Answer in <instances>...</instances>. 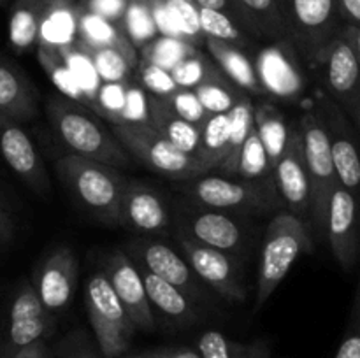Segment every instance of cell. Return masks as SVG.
<instances>
[{"mask_svg":"<svg viewBox=\"0 0 360 358\" xmlns=\"http://www.w3.org/2000/svg\"><path fill=\"white\" fill-rule=\"evenodd\" d=\"M46 114L58 139L70 150L69 153L116 168L132 165L134 158L86 105L58 93L48 100Z\"/></svg>","mask_w":360,"mask_h":358,"instance_id":"obj_1","label":"cell"},{"mask_svg":"<svg viewBox=\"0 0 360 358\" xmlns=\"http://www.w3.org/2000/svg\"><path fill=\"white\" fill-rule=\"evenodd\" d=\"M60 181L91 216L108 225H120L127 178L120 168L67 153L55 164Z\"/></svg>","mask_w":360,"mask_h":358,"instance_id":"obj_2","label":"cell"},{"mask_svg":"<svg viewBox=\"0 0 360 358\" xmlns=\"http://www.w3.org/2000/svg\"><path fill=\"white\" fill-rule=\"evenodd\" d=\"M311 235L308 225L287 211L271 218L260 248L257 291L253 302L255 311L264 307L267 298L280 286L295 260L302 253L313 251Z\"/></svg>","mask_w":360,"mask_h":358,"instance_id":"obj_3","label":"cell"},{"mask_svg":"<svg viewBox=\"0 0 360 358\" xmlns=\"http://www.w3.org/2000/svg\"><path fill=\"white\" fill-rule=\"evenodd\" d=\"M174 188L192 202L234 216H264L280 209L281 200L238 175H210L174 181Z\"/></svg>","mask_w":360,"mask_h":358,"instance_id":"obj_4","label":"cell"},{"mask_svg":"<svg viewBox=\"0 0 360 358\" xmlns=\"http://www.w3.org/2000/svg\"><path fill=\"white\" fill-rule=\"evenodd\" d=\"M288 41L315 70L323 48L340 34L343 21L336 0H278Z\"/></svg>","mask_w":360,"mask_h":358,"instance_id":"obj_5","label":"cell"},{"mask_svg":"<svg viewBox=\"0 0 360 358\" xmlns=\"http://www.w3.org/2000/svg\"><path fill=\"white\" fill-rule=\"evenodd\" d=\"M111 132L130 157L171 181H185L207 174L206 167L195 157L172 146L148 121L115 123Z\"/></svg>","mask_w":360,"mask_h":358,"instance_id":"obj_6","label":"cell"},{"mask_svg":"<svg viewBox=\"0 0 360 358\" xmlns=\"http://www.w3.org/2000/svg\"><path fill=\"white\" fill-rule=\"evenodd\" d=\"M84 302L102 358H122L129 353L137 329L102 270L88 277Z\"/></svg>","mask_w":360,"mask_h":358,"instance_id":"obj_7","label":"cell"},{"mask_svg":"<svg viewBox=\"0 0 360 358\" xmlns=\"http://www.w3.org/2000/svg\"><path fill=\"white\" fill-rule=\"evenodd\" d=\"M297 126L302 135L306 168H308L309 185H311L309 230L316 237L326 239L327 209H329V200L334 186L338 185L329 137H327L322 119L316 114L315 109H308L302 112Z\"/></svg>","mask_w":360,"mask_h":358,"instance_id":"obj_8","label":"cell"},{"mask_svg":"<svg viewBox=\"0 0 360 358\" xmlns=\"http://www.w3.org/2000/svg\"><path fill=\"white\" fill-rule=\"evenodd\" d=\"M178 207V232L188 235L200 244L229 253L236 258H241L248 253L252 230L248 223L239 216L207 209L192 200L179 204Z\"/></svg>","mask_w":360,"mask_h":358,"instance_id":"obj_9","label":"cell"},{"mask_svg":"<svg viewBox=\"0 0 360 358\" xmlns=\"http://www.w3.org/2000/svg\"><path fill=\"white\" fill-rule=\"evenodd\" d=\"M315 70L322 93L327 95L348 118H360V63L350 42L338 34L323 48Z\"/></svg>","mask_w":360,"mask_h":358,"instance_id":"obj_10","label":"cell"},{"mask_svg":"<svg viewBox=\"0 0 360 358\" xmlns=\"http://www.w3.org/2000/svg\"><path fill=\"white\" fill-rule=\"evenodd\" d=\"M56 330V318L39 300L30 281H21L7 312L0 336V358H13L18 351L37 340H49Z\"/></svg>","mask_w":360,"mask_h":358,"instance_id":"obj_11","label":"cell"},{"mask_svg":"<svg viewBox=\"0 0 360 358\" xmlns=\"http://www.w3.org/2000/svg\"><path fill=\"white\" fill-rule=\"evenodd\" d=\"M264 93L283 102H297L308 88L304 60L290 41H274L264 46L253 60Z\"/></svg>","mask_w":360,"mask_h":358,"instance_id":"obj_12","label":"cell"},{"mask_svg":"<svg viewBox=\"0 0 360 358\" xmlns=\"http://www.w3.org/2000/svg\"><path fill=\"white\" fill-rule=\"evenodd\" d=\"M326 128L338 183L360 204V140L348 116L327 95L316 93L315 107Z\"/></svg>","mask_w":360,"mask_h":358,"instance_id":"obj_13","label":"cell"},{"mask_svg":"<svg viewBox=\"0 0 360 358\" xmlns=\"http://www.w3.org/2000/svg\"><path fill=\"white\" fill-rule=\"evenodd\" d=\"M176 241L179 244V251L185 256L190 269L195 272L202 283L213 288L220 297L229 302H243L248 295L245 277H243L239 258L210 248L206 244L193 241L188 235L178 232Z\"/></svg>","mask_w":360,"mask_h":358,"instance_id":"obj_14","label":"cell"},{"mask_svg":"<svg viewBox=\"0 0 360 358\" xmlns=\"http://www.w3.org/2000/svg\"><path fill=\"white\" fill-rule=\"evenodd\" d=\"M123 251L130 256L134 263L148 272L155 274L160 279L167 281L172 286L179 288L190 300H200L204 297L202 284L195 276L185 256L165 242L153 239H132L125 244Z\"/></svg>","mask_w":360,"mask_h":358,"instance_id":"obj_15","label":"cell"},{"mask_svg":"<svg viewBox=\"0 0 360 358\" xmlns=\"http://www.w3.org/2000/svg\"><path fill=\"white\" fill-rule=\"evenodd\" d=\"M0 157L7 167L34 193L48 197L51 192L44 160L20 121L0 112Z\"/></svg>","mask_w":360,"mask_h":358,"instance_id":"obj_16","label":"cell"},{"mask_svg":"<svg viewBox=\"0 0 360 358\" xmlns=\"http://www.w3.org/2000/svg\"><path fill=\"white\" fill-rule=\"evenodd\" d=\"M79 263L70 248H56L42 260L30 281L39 300L51 316L69 309L76 295Z\"/></svg>","mask_w":360,"mask_h":358,"instance_id":"obj_17","label":"cell"},{"mask_svg":"<svg viewBox=\"0 0 360 358\" xmlns=\"http://www.w3.org/2000/svg\"><path fill=\"white\" fill-rule=\"evenodd\" d=\"M278 195L287 213L294 214L309 227L311 218V185L304 160V146L299 126L290 130L287 147L274 168Z\"/></svg>","mask_w":360,"mask_h":358,"instance_id":"obj_18","label":"cell"},{"mask_svg":"<svg viewBox=\"0 0 360 358\" xmlns=\"http://www.w3.org/2000/svg\"><path fill=\"white\" fill-rule=\"evenodd\" d=\"M326 239L338 263L352 270L360 256V204L338 183L327 209Z\"/></svg>","mask_w":360,"mask_h":358,"instance_id":"obj_19","label":"cell"},{"mask_svg":"<svg viewBox=\"0 0 360 358\" xmlns=\"http://www.w3.org/2000/svg\"><path fill=\"white\" fill-rule=\"evenodd\" d=\"M102 272L108 277L109 284L112 286L116 297L120 298L136 329L141 332H155L157 323H155L153 307L148 300L146 288H144L139 269L130 260V256L122 249L112 251L102 263Z\"/></svg>","mask_w":360,"mask_h":358,"instance_id":"obj_20","label":"cell"},{"mask_svg":"<svg viewBox=\"0 0 360 358\" xmlns=\"http://www.w3.org/2000/svg\"><path fill=\"white\" fill-rule=\"evenodd\" d=\"M171 207L164 197L146 183L127 178L125 192L122 197L120 225L141 235L164 232L171 227Z\"/></svg>","mask_w":360,"mask_h":358,"instance_id":"obj_21","label":"cell"},{"mask_svg":"<svg viewBox=\"0 0 360 358\" xmlns=\"http://www.w3.org/2000/svg\"><path fill=\"white\" fill-rule=\"evenodd\" d=\"M0 112L16 121H30L37 116V91L27 74L0 55Z\"/></svg>","mask_w":360,"mask_h":358,"instance_id":"obj_22","label":"cell"},{"mask_svg":"<svg viewBox=\"0 0 360 358\" xmlns=\"http://www.w3.org/2000/svg\"><path fill=\"white\" fill-rule=\"evenodd\" d=\"M77 41L88 49L115 48L123 53L136 69L139 65V51L127 37L122 25L104 20L90 11L81 9L79 6H77Z\"/></svg>","mask_w":360,"mask_h":358,"instance_id":"obj_23","label":"cell"},{"mask_svg":"<svg viewBox=\"0 0 360 358\" xmlns=\"http://www.w3.org/2000/svg\"><path fill=\"white\" fill-rule=\"evenodd\" d=\"M148 123L179 151L195 157L200 144V126L176 114L164 97H148Z\"/></svg>","mask_w":360,"mask_h":358,"instance_id":"obj_24","label":"cell"},{"mask_svg":"<svg viewBox=\"0 0 360 358\" xmlns=\"http://www.w3.org/2000/svg\"><path fill=\"white\" fill-rule=\"evenodd\" d=\"M207 53L210 58L217 63L218 69L236 84L241 88L245 93L255 95V97H266L262 86L259 83V77L255 72V63L246 55V51L239 46L229 44V42L218 41V39L206 37Z\"/></svg>","mask_w":360,"mask_h":358,"instance_id":"obj_25","label":"cell"},{"mask_svg":"<svg viewBox=\"0 0 360 358\" xmlns=\"http://www.w3.org/2000/svg\"><path fill=\"white\" fill-rule=\"evenodd\" d=\"M137 269H139L141 277H143L151 307L157 309L160 314H164L165 318H169L178 326H188L199 319L195 302L190 300L179 288L172 286L171 283L160 279L158 276L141 269V267H137Z\"/></svg>","mask_w":360,"mask_h":358,"instance_id":"obj_26","label":"cell"},{"mask_svg":"<svg viewBox=\"0 0 360 358\" xmlns=\"http://www.w3.org/2000/svg\"><path fill=\"white\" fill-rule=\"evenodd\" d=\"M252 39L288 41L287 27L278 0H232Z\"/></svg>","mask_w":360,"mask_h":358,"instance_id":"obj_27","label":"cell"},{"mask_svg":"<svg viewBox=\"0 0 360 358\" xmlns=\"http://www.w3.org/2000/svg\"><path fill=\"white\" fill-rule=\"evenodd\" d=\"M49 0H14L9 11L7 37L14 53L21 55L37 48L39 30Z\"/></svg>","mask_w":360,"mask_h":358,"instance_id":"obj_28","label":"cell"},{"mask_svg":"<svg viewBox=\"0 0 360 358\" xmlns=\"http://www.w3.org/2000/svg\"><path fill=\"white\" fill-rule=\"evenodd\" d=\"M77 42L76 0H49L42 18L37 46L69 48Z\"/></svg>","mask_w":360,"mask_h":358,"instance_id":"obj_29","label":"cell"},{"mask_svg":"<svg viewBox=\"0 0 360 358\" xmlns=\"http://www.w3.org/2000/svg\"><path fill=\"white\" fill-rule=\"evenodd\" d=\"M253 123H255V130L262 140L264 150H266L271 167L274 171L285 147H287L292 128H288L287 119L281 114L280 109L273 102L267 100L253 105Z\"/></svg>","mask_w":360,"mask_h":358,"instance_id":"obj_30","label":"cell"},{"mask_svg":"<svg viewBox=\"0 0 360 358\" xmlns=\"http://www.w3.org/2000/svg\"><path fill=\"white\" fill-rule=\"evenodd\" d=\"M236 175L260 186L262 190L269 192L271 195L280 199L276 190V181H274V171L271 167V161L267 158L266 150H264L262 140H260L259 133H257L255 125L250 130V135L246 137L245 144L241 147Z\"/></svg>","mask_w":360,"mask_h":358,"instance_id":"obj_31","label":"cell"},{"mask_svg":"<svg viewBox=\"0 0 360 358\" xmlns=\"http://www.w3.org/2000/svg\"><path fill=\"white\" fill-rule=\"evenodd\" d=\"M229 133H231V119L229 112L225 114H210V118L200 126V144L195 158L206 167V171H220L227 153Z\"/></svg>","mask_w":360,"mask_h":358,"instance_id":"obj_32","label":"cell"},{"mask_svg":"<svg viewBox=\"0 0 360 358\" xmlns=\"http://www.w3.org/2000/svg\"><path fill=\"white\" fill-rule=\"evenodd\" d=\"M195 95L199 97L200 104L210 114H225L231 112V109L238 104L239 98L245 95V91L236 86L224 72L217 67L211 69L206 79L195 88Z\"/></svg>","mask_w":360,"mask_h":358,"instance_id":"obj_33","label":"cell"},{"mask_svg":"<svg viewBox=\"0 0 360 358\" xmlns=\"http://www.w3.org/2000/svg\"><path fill=\"white\" fill-rule=\"evenodd\" d=\"M231 119V133H229L227 153L221 164L220 171L224 175H236L238 172V158L241 153V147L245 144L246 137L250 135V130L253 128V102L248 93L243 95L238 104L229 112Z\"/></svg>","mask_w":360,"mask_h":358,"instance_id":"obj_34","label":"cell"},{"mask_svg":"<svg viewBox=\"0 0 360 358\" xmlns=\"http://www.w3.org/2000/svg\"><path fill=\"white\" fill-rule=\"evenodd\" d=\"M60 49H62L63 56H65L67 63H69V69L72 72L74 81H76L81 93H83V105H86L88 109H91L95 112V109H97V93L102 81L98 77L97 70H95L90 55H88V51L79 42L69 46V48Z\"/></svg>","mask_w":360,"mask_h":358,"instance_id":"obj_35","label":"cell"},{"mask_svg":"<svg viewBox=\"0 0 360 358\" xmlns=\"http://www.w3.org/2000/svg\"><path fill=\"white\" fill-rule=\"evenodd\" d=\"M37 60L60 95L83 104V93L74 81L62 49L53 46H37Z\"/></svg>","mask_w":360,"mask_h":358,"instance_id":"obj_36","label":"cell"},{"mask_svg":"<svg viewBox=\"0 0 360 358\" xmlns=\"http://www.w3.org/2000/svg\"><path fill=\"white\" fill-rule=\"evenodd\" d=\"M197 51H199L197 46L181 41V39L157 35L153 41L148 42L146 46L139 49V60L150 62L171 72L179 62L195 55Z\"/></svg>","mask_w":360,"mask_h":358,"instance_id":"obj_37","label":"cell"},{"mask_svg":"<svg viewBox=\"0 0 360 358\" xmlns=\"http://www.w3.org/2000/svg\"><path fill=\"white\" fill-rule=\"evenodd\" d=\"M197 11H199V25L204 37L218 39L243 49L248 48L252 37L229 14L214 9H204V7H197Z\"/></svg>","mask_w":360,"mask_h":358,"instance_id":"obj_38","label":"cell"},{"mask_svg":"<svg viewBox=\"0 0 360 358\" xmlns=\"http://www.w3.org/2000/svg\"><path fill=\"white\" fill-rule=\"evenodd\" d=\"M122 27L136 49L153 41L158 32L151 14L150 0H129Z\"/></svg>","mask_w":360,"mask_h":358,"instance_id":"obj_39","label":"cell"},{"mask_svg":"<svg viewBox=\"0 0 360 358\" xmlns=\"http://www.w3.org/2000/svg\"><path fill=\"white\" fill-rule=\"evenodd\" d=\"M79 42V41H77ZM83 46V44H81ZM84 48V46H83ZM94 62L95 70L102 83H129L130 76L136 72V67L127 60L123 53L115 48L88 49L84 48Z\"/></svg>","mask_w":360,"mask_h":358,"instance_id":"obj_40","label":"cell"},{"mask_svg":"<svg viewBox=\"0 0 360 358\" xmlns=\"http://www.w3.org/2000/svg\"><path fill=\"white\" fill-rule=\"evenodd\" d=\"M167 4L172 18H174L179 39L197 46V48L202 46L206 42V37L200 30L199 11H197L195 4L190 2V0H167Z\"/></svg>","mask_w":360,"mask_h":358,"instance_id":"obj_41","label":"cell"},{"mask_svg":"<svg viewBox=\"0 0 360 358\" xmlns=\"http://www.w3.org/2000/svg\"><path fill=\"white\" fill-rule=\"evenodd\" d=\"M214 67V62L207 58L202 51H197L195 55L188 56L183 62H179L174 69L171 70V76L178 88L185 90H195L200 83L207 77L211 69Z\"/></svg>","mask_w":360,"mask_h":358,"instance_id":"obj_42","label":"cell"},{"mask_svg":"<svg viewBox=\"0 0 360 358\" xmlns=\"http://www.w3.org/2000/svg\"><path fill=\"white\" fill-rule=\"evenodd\" d=\"M197 351L202 358H245L248 344L234 343L218 330H206L199 337Z\"/></svg>","mask_w":360,"mask_h":358,"instance_id":"obj_43","label":"cell"},{"mask_svg":"<svg viewBox=\"0 0 360 358\" xmlns=\"http://www.w3.org/2000/svg\"><path fill=\"white\" fill-rule=\"evenodd\" d=\"M127 83H102L97 93V109L95 114L98 118L108 119L111 125L122 121V111L125 105Z\"/></svg>","mask_w":360,"mask_h":358,"instance_id":"obj_44","label":"cell"},{"mask_svg":"<svg viewBox=\"0 0 360 358\" xmlns=\"http://www.w3.org/2000/svg\"><path fill=\"white\" fill-rule=\"evenodd\" d=\"M136 74L139 76L141 84L144 86V90L150 95H155V97L165 98L178 90V84L172 79L171 72L165 69H160V67L153 65V63L150 62L139 60Z\"/></svg>","mask_w":360,"mask_h":358,"instance_id":"obj_45","label":"cell"},{"mask_svg":"<svg viewBox=\"0 0 360 358\" xmlns=\"http://www.w3.org/2000/svg\"><path fill=\"white\" fill-rule=\"evenodd\" d=\"M334 358H360V274L357 286H355L354 300H352L347 329H345L343 339H341Z\"/></svg>","mask_w":360,"mask_h":358,"instance_id":"obj_46","label":"cell"},{"mask_svg":"<svg viewBox=\"0 0 360 358\" xmlns=\"http://www.w3.org/2000/svg\"><path fill=\"white\" fill-rule=\"evenodd\" d=\"M165 100L169 102V105H171L176 114L197 126H202V123L210 118V112L202 107L199 97L193 90L178 88L174 93L165 97Z\"/></svg>","mask_w":360,"mask_h":358,"instance_id":"obj_47","label":"cell"},{"mask_svg":"<svg viewBox=\"0 0 360 358\" xmlns=\"http://www.w3.org/2000/svg\"><path fill=\"white\" fill-rule=\"evenodd\" d=\"M55 350V358H102L97 344L83 332H74L62 340Z\"/></svg>","mask_w":360,"mask_h":358,"instance_id":"obj_48","label":"cell"},{"mask_svg":"<svg viewBox=\"0 0 360 358\" xmlns=\"http://www.w3.org/2000/svg\"><path fill=\"white\" fill-rule=\"evenodd\" d=\"M148 97L146 90L139 84L129 81L127 83L125 105L122 111V121L120 123H141L148 121Z\"/></svg>","mask_w":360,"mask_h":358,"instance_id":"obj_49","label":"cell"},{"mask_svg":"<svg viewBox=\"0 0 360 358\" xmlns=\"http://www.w3.org/2000/svg\"><path fill=\"white\" fill-rule=\"evenodd\" d=\"M76 2L81 9L90 11L116 25H122L127 6H129V0H76Z\"/></svg>","mask_w":360,"mask_h":358,"instance_id":"obj_50","label":"cell"},{"mask_svg":"<svg viewBox=\"0 0 360 358\" xmlns=\"http://www.w3.org/2000/svg\"><path fill=\"white\" fill-rule=\"evenodd\" d=\"M193 4H195L197 7H204V9H214V11H220V13L229 14V16H231L232 20H234L236 23H238L239 27L246 32L241 16H239L238 9H236V6L232 4V0H193ZM246 34H248V32H246Z\"/></svg>","mask_w":360,"mask_h":358,"instance_id":"obj_51","label":"cell"},{"mask_svg":"<svg viewBox=\"0 0 360 358\" xmlns=\"http://www.w3.org/2000/svg\"><path fill=\"white\" fill-rule=\"evenodd\" d=\"M343 25L360 28V0H336Z\"/></svg>","mask_w":360,"mask_h":358,"instance_id":"obj_52","label":"cell"},{"mask_svg":"<svg viewBox=\"0 0 360 358\" xmlns=\"http://www.w3.org/2000/svg\"><path fill=\"white\" fill-rule=\"evenodd\" d=\"M14 234H16V223L13 213L0 206V248H7L14 241Z\"/></svg>","mask_w":360,"mask_h":358,"instance_id":"obj_53","label":"cell"},{"mask_svg":"<svg viewBox=\"0 0 360 358\" xmlns=\"http://www.w3.org/2000/svg\"><path fill=\"white\" fill-rule=\"evenodd\" d=\"M13 358H55V350L49 346V340H37L18 351Z\"/></svg>","mask_w":360,"mask_h":358,"instance_id":"obj_54","label":"cell"},{"mask_svg":"<svg viewBox=\"0 0 360 358\" xmlns=\"http://www.w3.org/2000/svg\"><path fill=\"white\" fill-rule=\"evenodd\" d=\"M150 353L153 354V358H202L199 354V351L186 346L157 347V350H151Z\"/></svg>","mask_w":360,"mask_h":358,"instance_id":"obj_55","label":"cell"},{"mask_svg":"<svg viewBox=\"0 0 360 358\" xmlns=\"http://www.w3.org/2000/svg\"><path fill=\"white\" fill-rule=\"evenodd\" d=\"M245 358H271V344L266 339H257L248 344Z\"/></svg>","mask_w":360,"mask_h":358,"instance_id":"obj_56","label":"cell"},{"mask_svg":"<svg viewBox=\"0 0 360 358\" xmlns=\"http://www.w3.org/2000/svg\"><path fill=\"white\" fill-rule=\"evenodd\" d=\"M340 34L350 42V46L354 48L355 56H357L359 63H360V28L354 27V25H343L340 30Z\"/></svg>","mask_w":360,"mask_h":358,"instance_id":"obj_57","label":"cell"},{"mask_svg":"<svg viewBox=\"0 0 360 358\" xmlns=\"http://www.w3.org/2000/svg\"><path fill=\"white\" fill-rule=\"evenodd\" d=\"M0 206L9 211V213H13V197H11L9 190L6 188L2 181H0Z\"/></svg>","mask_w":360,"mask_h":358,"instance_id":"obj_58","label":"cell"},{"mask_svg":"<svg viewBox=\"0 0 360 358\" xmlns=\"http://www.w3.org/2000/svg\"><path fill=\"white\" fill-rule=\"evenodd\" d=\"M122 358H153V354L148 351V353H127Z\"/></svg>","mask_w":360,"mask_h":358,"instance_id":"obj_59","label":"cell"},{"mask_svg":"<svg viewBox=\"0 0 360 358\" xmlns=\"http://www.w3.org/2000/svg\"><path fill=\"white\" fill-rule=\"evenodd\" d=\"M7 4V0H0V6H6Z\"/></svg>","mask_w":360,"mask_h":358,"instance_id":"obj_60","label":"cell"},{"mask_svg":"<svg viewBox=\"0 0 360 358\" xmlns=\"http://www.w3.org/2000/svg\"><path fill=\"white\" fill-rule=\"evenodd\" d=\"M190 2H193V0H190Z\"/></svg>","mask_w":360,"mask_h":358,"instance_id":"obj_61","label":"cell"}]
</instances>
